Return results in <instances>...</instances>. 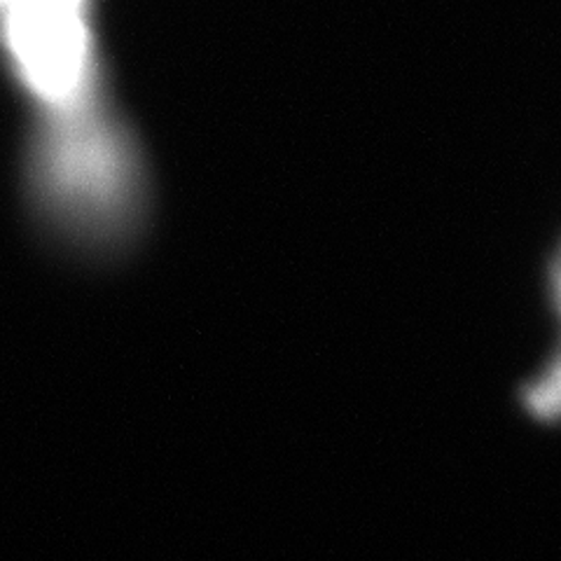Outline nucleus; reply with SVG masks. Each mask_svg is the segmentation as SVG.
Segmentation results:
<instances>
[{
  "instance_id": "1",
  "label": "nucleus",
  "mask_w": 561,
  "mask_h": 561,
  "mask_svg": "<svg viewBox=\"0 0 561 561\" xmlns=\"http://www.w3.org/2000/svg\"><path fill=\"white\" fill-rule=\"evenodd\" d=\"M0 57L38 105V127L99 111L90 0H0Z\"/></svg>"
}]
</instances>
